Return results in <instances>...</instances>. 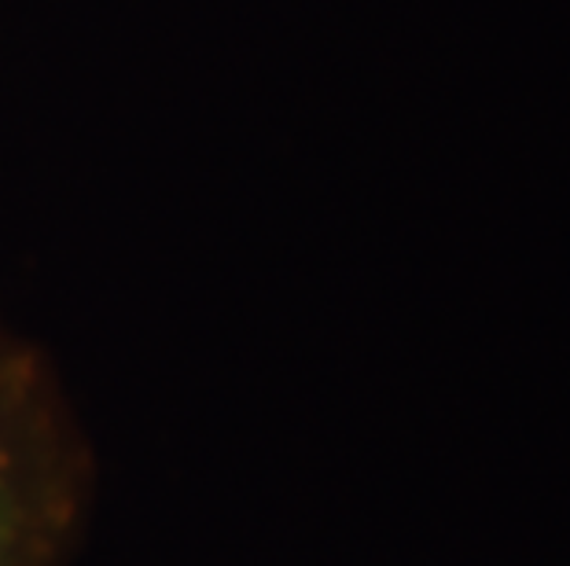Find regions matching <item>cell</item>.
<instances>
[{
  "label": "cell",
  "mask_w": 570,
  "mask_h": 566,
  "mask_svg": "<svg viewBox=\"0 0 570 566\" xmlns=\"http://www.w3.org/2000/svg\"><path fill=\"white\" fill-rule=\"evenodd\" d=\"M96 449L59 365L0 312V566H70L96 508Z\"/></svg>",
  "instance_id": "6da1fadb"
}]
</instances>
